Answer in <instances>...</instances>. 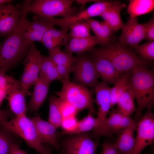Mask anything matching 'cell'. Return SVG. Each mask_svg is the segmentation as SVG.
<instances>
[{
    "mask_svg": "<svg viewBox=\"0 0 154 154\" xmlns=\"http://www.w3.org/2000/svg\"><path fill=\"white\" fill-rule=\"evenodd\" d=\"M28 0L24 1L20 22L16 28L8 35L2 44L0 53V72L5 73L26 55L30 46L26 43L22 33L24 24L27 19Z\"/></svg>",
    "mask_w": 154,
    "mask_h": 154,
    "instance_id": "1",
    "label": "cell"
},
{
    "mask_svg": "<svg viewBox=\"0 0 154 154\" xmlns=\"http://www.w3.org/2000/svg\"><path fill=\"white\" fill-rule=\"evenodd\" d=\"M87 52L108 59L121 75L136 67H148L151 63L143 60L131 48L114 40L106 45L94 47Z\"/></svg>",
    "mask_w": 154,
    "mask_h": 154,
    "instance_id": "2",
    "label": "cell"
},
{
    "mask_svg": "<svg viewBox=\"0 0 154 154\" xmlns=\"http://www.w3.org/2000/svg\"><path fill=\"white\" fill-rule=\"evenodd\" d=\"M129 84L136 100L137 108L134 119L138 121L143 110H151L154 104V74L145 66H138L131 71Z\"/></svg>",
    "mask_w": 154,
    "mask_h": 154,
    "instance_id": "3",
    "label": "cell"
},
{
    "mask_svg": "<svg viewBox=\"0 0 154 154\" xmlns=\"http://www.w3.org/2000/svg\"><path fill=\"white\" fill-rule=\"evenodd\" d=\"M61 82L62 89L55 92L59 98L74 107L78 112L87 109L92 114L97 113L94 104V89H89L80 84L71 82L69 80H62Z\"/></svg>",
    "mask_w": 154,
    "mask_h": 154,
    "instance_id": "4",
    "label": "cell"
},
{
    "mask_svg": "<svg viewBox=\"0 0 154 154\" xmlns=\"http://www.w3.org/2000/svg\"><path fill=\"white\" fill-rule=\"evenodd\" d=\"M5 129L22 137L30 147L44 154L45 145L40 142L33 122L26 115L16 116L2 124Z\"/></svg>",
    "mask_w": 154,
    "mask_h": 154,
    "instance_id": "5",
    "label": "cell"
},
{
    "mask_svg": "<svg viewBox=\"0 0 154 154\" xmlns=\"http://www.w3.org/2000/svg\"><path fill=\"white\" fill-rule=\"evenodd\" d=\"M73 0H31L28 8L29 12L42 17H54L61 16L66 18L76 14L80 11L72 6Z\"/></svg>",
    "mask_w": 154,
    "mask_h": 154,
    "instance_id": "6",
    "label": "cell"
},
{
    "mask_svg": "<svg viewBox=\"0 0 154 154\" xmlns=\"http://www.w3.org/2000/svg\"><path fill=\"white\" fill-rule=\"evenodd\" d=\"M112 3V1L101 0L95 3L85 9L80 11L75 15L66 18H56L42 17L54 26H58L62 29L68 32L74 25L85 21L92 17L100 16Z\"/></svg>",
    "mask_w": 154,
    "mask_h": 154,
    "instance_id": "7",
    "label": "cell"
},
{
    "mask_svg": "<svg viewBox=\"0 0 154 154\" xmlns=\"http://www.w3.org/2000/svg\"><path fill=\"white\" fill-rule=\"evenodd\" d=\"M95 102L98 106L96 125L91 135V137L97 138L103 136L104 124L110 108L111 88L105 82L97 81L94 87Z\"/></svg>",
    "mask_w": 154,
    "mask_h": 154,
    "instance_id": "8",
    "label": "cell"
},
{
    "mask_svg": "<svg viewBox=\"0 0 154 154\" xmlns=\"http://www.w3.org/2000/svg\"><path fill=\"white\" fill-rule=\"evenodd\" d=\"M41 55L33 43L24 59V70L20 82L22 92L25 95H30L29 89L35 85L39 73Z\"/></svg>",
    "mask_w": 154,
    "mask_h": 154,
    "instance_id": "9",
    "label": "cell"
},
{
    "mask_svg": "<svg viewBox=\"0 0 154 154\" xmlns=\"http://www.w3.org/2000/svg\"><path fill=\"white\" fill-rule=\"evenodd\" d=\"M74 72L75 83L85 87H94L98 76L94 64L88 53L77 54Z\"/></svg>",
    "mask_w": 154,
    "mask_h": 154,
    "instance_id": "10",
    "label": "cell"
},
{
    "mask_svg": "<svg viewBox=\"0 0 154 154\" xmlns=\"http://www.w3.org/2000/svg\"><path fill=\"white\" fill-rule=\"evenodd\" d=\"M136 130L135 142L129 154H140L154 139V116L151 110H147L138 121Z\"/></svg>",
    "mask_w": 154,
    "mask_h": 154,
    "instance_id": "11",
    "label": "cell"
},
{
    "mask_svg": "<svg viewBox=\"0 0 154 154\" xmlns=\"http://www.w3.org/2000/svg\"><path fill=\"white\" fill-rule=\"evenodd\" d=\"M98 145L88 132L68 137L60 145L62 154H95Z\"/></svg>",
    "mask_w": 154,
    "mask_h": 154,
    "instance_id": "12",
    "label": "cell"
},
{
    "mask_svg": "<svg viewBox=\"0 0 154 154\" xmlns=\"http://www.w3.org/2000/svg\"><path fill=\"white\" fill-rule=\"evenodd\" d=\"M33 21H25L22 30L23 37L26 43L29 46L35 41L40 42L44 34L48 31L54 28V25L45 19L41 16L35 14Z\"/></svg>",
    "mask_w": 154,
    "mask_h": 154,
    "instance_id": "13",
    "label": "cell"
},
{
    "mask_svg": "<svg viewBox=\"0 0 154 154\" xmlns=\"http://www.w3.org/2000/svg\"><path fill=\"white\" fill-rule=\"evenodd\" d=\"M104 124L103 136L112 137L123 130L131 127L136 129L138 121L120 113L117 110L110 111Z\"/></svg>",
    "mask_w": 154,
    "mask_h": 154,
    "instance_id": "14",
    "label": "cell"
},
{
    "mask_svg": "<svg viewBox=\"0 0 154 154\" xmlns=\"http://www.w3.org/2000/svg\"><path fill=\"white\" fill-rule=\"evenodd\" d=\"M145 24L139 23L137 18H130L122 28L118 37L119 42L122 44L135 48L144 39Z\"/></svg>",
    "mask_w": 154,
    "mask_h": 154,
    "instance_id": "15",
    "label": "cell"
},
{
    "mask_svg": "<svg viewBox=\"0 0 154 154\" xmlns=\"http://www.w3.org/2000/svg\"><path fill=\"white\" fill-rule=\"evenodd\" d=\"M21 9L11 3L0 6V37L7 36L17 27L22 15Z\"/></svg>",
    "mask_w": 154,
    "mask_h": 154,
    "instance_id": "16",
    "label": "cell"
},
{
    "mask_svg": "<svg viewBox=\"0 0 154 154\" xmlns=\"http://www.w3.org/2000/svg\"><path fill=\"white\" fill-rule=\"evenodd\" d=\"M31 119L34 123L41 143H47L53 147L57 151L61 150L57 140L56 128L48 121L42 119L38 115Z\"/></svg>",
    "mask_w": 154,
    "mask_h": 154,
    "instance_id": "17",
    "label": "cell"
},
{
    "mask_svg": "<svg viewBox=\"0 0 154 154\" xmlns=\"http://www.w3.org/2000/svg\"><path fill=\"white\" fill-rule=\"evenodd\" d=\"M88 53L94 64L98 77L108 84L114 85L122 75L108 59Z\"/></svg>",
    "mask_w": 154,
    "mask_h": 154,
    "instance_id": "18",
    "label": "cell"
},
{
    "mask_svg": "<svg viewBox=\"0 0 154 154\" xmlns=\"http://www.w3.org/2000/svg\"><path fill=\"white\" fill-rule=\"evenodd\" d=\"M126 5L118 0L112 1V4L100 15L115 32L121 29L124 23L120 16L121 10Z\"/></svg>",
    "mask_w": 154,
    "mask_h": 154,
    "instance_id": "19",
    "label": "cell"
},
{
    "mask_svg": "<svg viewBox=\"0 0 154 154\" xmlns=\"http://www.w3.org/2000/svg\"><path fill=\"white\" fill-rule=\"evenodd\" d=\"M71 39L68 32L54 28L46 31L40 42L49 51L56 48L60 49L62 46H65Z\"/></svg>",
    "mask_w": 154,
    "mask_h": 154,
    "instance_id": "20",
    "label": "cell"
},
{
    "mask_svg": "<svg viewBox=\"0 0 154 154\" xmlns=\"http://www.w3.org/2000/svg\"><path fill=\"white\" fill-rule=\"evenodd\" d=\"M85 21L94 33L102 46L108 45L113 40L112 36L114 32L105 22L92 18Z\"/></svg>",
    "mask_w": 154,
    "mask_h": 154,
    "instance_id": "21",
    "label": "cell"
},
{
    "mask_svg": "<svg viewBox=\"0 0 154 154\" xmlns=\"http://www.w3.org/2000/svg\"><path fill=\"white\" fill-rule=\"evenodd\" d=\"M50 84L43 78L38 77L28 105L27 107L30 111H37L43 104L47 96Z\"/></svg>",
    "mask_w": 154,
    "mask_h": 154,
    "instance_id": "22",
    "label": "cell"
},
{
    "mask_svg": "<svg viewBox=\"0 0 154 154\" xmlns=\"http://www.w3.org/2000/svg\"><path fill=\"white\" fill-rule=\"evenodd\" d=\"M97 44H100L98 38L92 35L83 38H72L65 46L64 51L72 54L87 52L94 47Z\"/></svg>",
    "mask_w": 154,
    "mask_h": 154,
    "instance_id": "23",
    "label": "cell"
},
{
    "mask_svg": "<svg viewBox=\"0 0 154 154\" xmlns=\"http://www.w3.org/2000/svg\"><path fill=\"white\" fill-rule=\"evenodd\" d=\"M136 129L129 127L121 131L116 142L114 143L119 154H129L135 142L134 132Z\"/></svg>",
    "mask_w": 154,
    "mask_h": 154,
    "instance_id": "24",
    "label": "cell"
},
{
    "mask_svg": "<svg viewBox=\"0 0 154 154\" xmlns=\"http://www.w3.org/2000/svg\"><path fill=\"white\" fill-rule=\"evenodd\" d=\"M39 76L50 84L54 80H61L56 66L49 56L41 55Z\"/></svg>",
    "mask_w": 154,
    "mask_h": 154,
    "instance_id": "25",
    "label": "cell"
},
{
    "mask_svg": "<svg viewBox=\"0 0 154 154\" xmlns=\"http://www.w3.org/2000/svg\"><path fill=\"white\" fill-rule=\"evenodd\" d=\"M25 95L21 89H15L7 96L11 111L16 116L26 115L27 108L25 104Z\"/></svg>",
    "mask_w": 154,
    "mask_h": 154,
    "instance_id": "26",
    "label": "cell"
},
{
    "mask_svg": "<svg viewBox=\"0 0 154 154\" xmlns=\"http://www.w3.org/2000/svg\"><path fill=\"white\" fill-rule=\"evenodd\" d=\"M96 124V118L89 112L88 115L80 120L78 121L74 127L68 131H63L58 133V137L64 135H74L88 132L95 128Z\"/></svg>",
    "mask_w": 154,
    "mask_h": 154,
    "instance_id": "27",
    "label": "cell"
},
{
    "mask_svg": "<svg viewBox=\"0 0 154 154\" xmlns=\"http://www.w3.org/2000/svg\"><path fill=\"white\" fill-rule=\"evenodd\" d=\"M49 56L57 68L72 69L74 68L76 57L72 54L56 48L49 51Z\"/></svg>",
    "mask_w": 154,
    "mask_h": 154,
    "instance_id": "28",
    "label": "cell"
},
{
    "mask_svg": "<svg viewBox=\"0 0 154 154\" xmlns=\"http://www.w3.org/2000/svg\"><path fill=\"white\" fill-rule=\"evenodd\" d=\"M154 8L153 0H131L129 1L127 13L130 18H137L150 13Z\"/></svg>",
    "mask_w": 154,
    "mask_h": 154,
    "instance_id": "29",
    "label": "cell"
},
{
    "mask_svg": "<svg viewBox=\"0 0 154 154\" xmlns=\"http://www.w3.org/2000/svg\"><path fill=\"white\" fill-rule=\"evenodd\" d=\"M133 92L129 86L119 98L117 104L118 111L124 115L130 116L136 110Z\"/></svg>",
    "mask_w": 154,
    "mask_h": 154,
    "instance_id": "30",
    "label": "cell"
},
{
    "mask_svg": "<svg viewBox=\"0 0 154 154\" xmlns=\"http://www.w3.org/2000/svg\"><path fill=\"white\" fill-rule=\"evenodd\" d=\"M131 72L123 74L119 78L110 92V108L117 104L118 100L129 86Z\"/></svg>",
    "mask_w": 154,
    "mask_h": 154,
    "instance_id": "31",
    "label": "cell"
},
{
    "mask_svg": "<svg viewBox=\"0 0 154 154\" xmlns=\"http://www.w3.org/2000/svg\"><path fill=\"white\" fill-rule=\"evenodd\" d=\"M21 88L20 81L0 72V106L5 98L13 90Z\"/></svg>",
    "mask_w": 154,
    "mask_h": 154,
    "instance_id": "32",
    "label": "cell"
},
{
    "mask_svg": "<svg viewBox=\"0 0 154 154\" xmlns=\"http://www.w3.org/2000/svg\"><path fill=\"white\" fill-rule=\"evenodd\" d=\"M60 98L51 95L49 99V109L48 122L56 129L60 126L62 117L59 104Z\"/></svg>",
    "mask_w": 154,
    "mask_h": 154,
    "instance_id": "33",
    "label": "cell"
},
{
    "mask_svg": "<svg viewBox=\"0 0 154 154\" xmlns=\"http://www.w3.org/2000/svg\"><path fill=\"white\" fill-rule=\"evenodd\" d=\"M12 133L0 124V154H10L15 142Z\"/></svg>",
    "mask_w": 154,
    "mask_h": 154,
    "instance_id": "34",
    "label": "cell"
},
{
    "mask_svg": "<svg viewBox=\"0 0 154 154\" xmlns=\"http://www.w3.org/2000/svg\"><path fill=\"white\" fill-rule=\"evenodd\" d=\"M138 56L143 60L151 62L154 59V40L139 45L135 48Z\"/></svg>",
    "mask_w": 154,
    "mask_h": 154,
    "instance_id": "35",
    "label": "cell"
},
{
    "mask_svg": "<svg viewBox=\"0 0 154 154\" xmlns=\"http://www.w3.org/2000/svg\"><path fill=\"white\" fill-rule=\"evenodd\" d=\"M69 33L72 38H80L91 35L89 27L85 21L77 23L70 28Z\"/></svg>",
    "mask_w": 154,
    "mask_h": 154,
    "instance_id": "36",
    "label": "cell"
},
{
    "mask_svg": "<svg viewBox=\"0 0 154 154\" xmlns=\"http://www.w3.org/2000/svg\"><path fill=\"white\" fill-rule=\"evenodd\" d=\"M59 107L62 119L76 117L78 112L74 107L69 103L62 100L60 98Z\"/></svg>",
    "mask_w": 154,
    "mask_h": 154,
    "instance_id": "37",
    "label": "cell"
},
{
    "mask_svg": "<svg viewBox=\"0 0 154 154\" xmlns=\"http://www.w3.org/2000/svg\"><path fill=\"white\" fill-rule=\"evenodd\" d=\"M145 37L144 39L148 41L154 40V17L145 23Z\"/></svg>",
    "mask_w": 154,
    "mask_h": 154,
    "instance_id": "38",
    "label": "cell"
},
{
    "mask_svg": "<svg viewBox=\"0 0 154 154\" xmlns=\"http://www.w3.org/2000/svg\"><path fill=\"white\" fill-rule=\"evenodd\" d=\"M102 146L101 154H119L114 143L106 140Z\"/></svg>",
    "mask_w": 154,
    "mask_h": 154,
    "instance_id": "39",
    "label": "cell"
},
{
    "mask_svg": "<svg viewBox=\"0 0 154 154\" xmlns=\"http://www.w3.org/2000/svg\"><path fill=\"white\" fill-rule=\"evenodd\" d=\"M77 121L76 117L63 118L60 126L63 131H68L74 127Z\"/></svg>",
    "mask_w": 154,
    "mask_h": 154,
    "instance_id": "40",
    "label": "cell"
},
{
    "mask_svg": "<svg viewBox=\"0 0 154 154\" xmlns=\"http://www.w3.org/2000/svg\"><path fill=\"white\" fill-rule=\"evenodd\" d=\"M11 114L9 109L0 110V124L7 121L8 118L11 116Z\"/></svg>",
    "mask_w": 154,
    "mask_h": 154,
    "instance_id": "41",
    "label": "cell"
},
{
    "mask_svg": "<svg viewBox=\"0 0 154 154\" xmlns=\"http://www.w3.org/2000/svg\"><path fill=\"white\" fill-rule=\"evenodd\" d=\"M10 154H27V152L21 149L18 144L14 142L12 144Z\"/></svg>",
    "mask_w": 154,
    "mask_h": 154,
    "instance_id": "42",
    "label": "cell"
},
{
    "mask_svg": "<svg viewBox=\"0 0 154 154\" xmlns=\"http://www.w3.org/2000/svg\"><path fill=\"white\" fill-rule=\"evenodd\" d=\"M101 1V0H77L74 1L77 3L82 5V6L84 7V5L88 2H94L96 3L99 2Z\"/></svg>",
    "mask_w": 154,
    "mask_h": 154,
    "instance_id": "43",
    "label": "cell"
},
{
    "mask_svg": "<svg viewBox=\"0 0 154 154\" xmlns=\"http://www.w3.org/2000/svg\"><path fill=\"white\" fill-rule=\"evenodd\" d=\"M45 147V152L44 154H52V149L49 146L44 145Z\"/></svg>",
    "mask_w": 154,
    "mask_h": 154,
    "instance_id": "44",
    "label": "cell"
},
{
    "mask_svg": "<svg viewBox=\"0 0 154 154\" xmlns=\"http://www.w3.org/2000/svg\"><path fill=\"white\" fill-rule=\"evenodd\" d=\"M13 1L12 0H0V6L5 4L11 3Z\"/></svg>",
    "mask_w": 154,
    "mask_h": 154,
    "instance_id": "45",
    "label": "cell"
},
{
    "mask_svg": "<svg viewBox=\"0 0 154 154\" xmlns=\"http://www.w3.org/2000/svg\"><path fill=\"white\" fill-rule=\"evenodd\" d=\"M1 44L0 43V52H1Z\"/></svg>",
    "mask_w": 154,
    "mask_h": 154,
    "instance_id": "46",
    "label": "cell"
}]
</instances>
